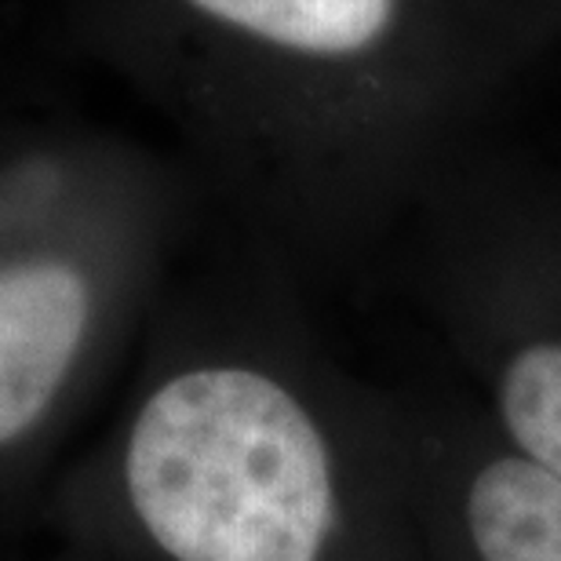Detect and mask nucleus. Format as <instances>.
Listing matches in <instances>:
<instances>
[{
    "instance_id": "obj_7",
    "label": "nucleus",
    "mask_w": 561,
    "mask_h": 561,
    "mask_svg": "<svg viewBox=\"0 0 561 561\" xmlns=\"http://www.w3.org/2000/svg\"><path fill=\"white\" fill-rule=\"evenodd\" d=\"M19 561H92V558L77 554V551H70V547H59V551H51V554H41V558H19Z\"/></svg>"
},
{
    "instance_id": "obj_6",
    "label": "nucleus",
    "mask_w": 561,
    "mask_h": 561,
    "mask_svg": "<svg viewBox=\"0 0 561 561\" xmlns=\"http://www.w3.org/2000/svg\"><path fill=\"white\" fill-rule=\"evenodd\" d=\"M525 30H533L551 51H561V0H492Z\"/></svg>"
},
{
    "instance_id": "obj_5",
    "label": "nucleus",
    "mask_w": 561,
    "mask_h": 561,
    "mask_svg": "<svg viewBox=\"0 0 561 561\" xmlns=\"http://www.w3.org/2000/svg\"><path fill=\"white\" fill-rule=\"evenodd\" d=\"M387 394L434 561H561L558 478L514 453L467 394Z\"/></svg>"
},
{
    "instance_id": "obj_4",
    "label": "nucleus",
    "mask_w": 561,
    "mask_h": 561,
    "mask_svg": "<svg viewBox=\"0 0 561 561\" xmlns=\"http://www.w3.org/2000/svg\"><path fill=\"white\" fill-rule=\"evenodd\" d=\"M150 233V201L117 197L66 244L0 249V496L37 485L114 383Z\"/></svg>"
},
{
    "instance_id": "obj_3",
    "label": "nucleus",
    "mask_w": 561,
    "mask_h": 561,
    "mask_svg": "<svg viewBox=\"0 0 561 561\" xmlns=\"http://www.w3.org/2000/svg\"><path fill=\"white\" fill-rule=\"evenodd\" d=\"M470 401L561 481V168L463 153L401 230Z\"/></svg>"
},
{
    "instance_id": "obj_2",
    "label": "nucleus",
    "mask_w": 561,
    "mask_h": 561,
    "mask_svg": "<svg viewBox=\"0 0 561 561\" xmlns=\"http://www.w3.org/2000/svg\"><path fill=\"white\" fill-rule=\"evenodd\" d=\"M168 4L244 55L222 146L263 216L335 263L405 230L503 95L554 55L492 0Z\"/></svg>"
},
{
    "instance_id": "obj_1",
    "label": "nucleus",
    "mask_w": 561,
    "mask_h": 561,
    "mask_svg": "<svg viewBox=\"0 0 561 561\" xmlns=\"http://www.w3.org/2000/svg\"><path fill=\"white\" fill-rule=\"evenodd\" d=\"M44 518L92 561H434L387 387L274 313L161 335Z\"/></svg>"
}]
</instances>
